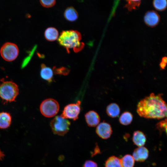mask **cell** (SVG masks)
<instances>
[{
    "label": "cell",
    "mask_w": 167,
    "mask_h": 167,
    "mask_svg": "<svg viewBox=\"0 0 167 167\" xmlns=\"http://www.w3.org/2000/svg\"><path fill=\"white\" fill-rule=\"evenodd\" d=\"M152 3L155 8L158 11H163L167 7V0H154Z\"/></svg>",
    "instance_id": "obj_21"
},
{
    "label": "cell",
    "mask_w": 167,
    "mask_h": 167,
    "mask_svg": "<svg viewBox=\"0 0 167 167\" xmlns=\"http://www.w3.org/2000/svg\"><path fill=\"white\" fill-rule=\"evenodd\" d=\"M122 167H134L135 160L132 156L126 154L120 159Z\"/></svg>",
    "instance_id": "obj_20"
},
{
    "label": "cell",
    "mask_w": 167,
    "mask_h": 167,
    "mask_svg": "<svg viewBox=\"0 0 167 167\" xmlns=\"http://www.w3.org/2000/svg\"><path fill=\"white\" fill-rule=\"evenodd\" d=\"M59 109L58 103L52 98L46 99L41 103L40 109L41 114L44 116L51 118L55 116Z\"/></svg>",
    "instance_id": "obj_5"
},
{
    "label": "cell",
    "mask_w": 167,
    "mask_h": 167,
    "mask_svg": "<svg viewBox=\"0 0 167 167\" xmlns=\"http://www.w3.org/2000/svg\"><path fill=\"white\" fill-rule=\"evenodd\" d=\"M0 53L3 59L7 61H11L15 59L17 57L19 49L16 44L11 42H6L1 47Z\"/></svg>",
    "instance_id": "obj_6"
},
{
    "label": "cell",
    "mask_w": 167,
    "mask_h": 167,
    "mask_svg": "<svg viewBox=\"0 0 167 167\" xmlns=\"http://www.w3.org/2000/svg\"><path fill=\"white\" fill-rule=\"evenodd\" d=\"M132 140L134 144L138 147L143 146L145 143L146 138L145 134L141 131H136L133 134Z\"/></svg>",
    "instance_id": "obj_13"
},
{
    "label": "cell",
    "mask_w": 167,
    "mask_h": 167,
    "mask_svg": "<svg viewBox=\"0 0 167 167\" xmlns=\"http://www.w3.org/2000/svg\"><path fill=\"white\" fill-rule=\"evenodd\" d=\"M137 112L140 116L145 118H162L167 117V104L161 94L152 93L138 102Z\"/></svg>",
    "instance_id": "obj_1"
},
{
    "label": "cell",
    "mask_w": 167,
    "mask_h": 167,
    "mask_svg": "<svg viewBox=\"0 0 167 167\" xmlns=\"http://www.w3.org/2000/svg\"><path fill=\"white\" fill-rule=\"evenodd\" d=\"M160 17L157 12L154 11H148L145 13L144 20L146 24L151 27H154L159 23Z\"/></svg>",
    "instance_id": "obj_9"
},
{
    "label": "cell",
    "mask_w": 167,
    "mask_h": 167,
    "mask_svg": "<svg viewBox=\"0 0 167 167\" xmlns=\"http://www.w3.org/2000/svg\"><path fill=\"white\" fill-rule=\"evenodd\" d=\"M65 18L70 21H74L76 20L78 17V14L76 10L73 7L67 8L64 12Z\"/></svg>",
    "instance_id": "obj_17"
},
{
    "label": "cell",
    "mask_w": 167,
    "mask_h": 167,
    "mask_svg": "<svg viewBox=\"0 0 167 167\" xmlns=\"http://www.w3.org/2000/svg\"><path fill=\"white\" fill-rule=\"evenodd\" d=\"M105 167H122L120 159L113 156L109 157L106 161Z\"/></svg>",
    "instance_id": "obj_19"
},
{
    "label": "cell",
    "mask_w": 167,
    "mask_h": 167,
    "mask_svg": "<svg viewBox=\"0 0 167 167\" xmlns=\"http://www.w3.org/2000/svg\"><path fill=\"white\" fill-rule=\"evenodd\" d=\"M161 62L167 64V57H164L162 58V60H161Z\"/></svg>",
    "instance_id": "obj_27"
},
{
    "label": "cell",
    "mask_w": 167,
    "mask_h": 167,
    "mask_svg": "<svg viewBox=\"0 0 167 167\" xmlns=\"http://www.w3.org/2000/svg\"><path fill=\"white\" fill-rule=\"evenodd\" d=\"M40 2L43 6L47 8L53 6L56 3V1L55 0H41Z\"/></svg>",
    "instance_id": "obj_24"
},
{
    "label": "cell",
    "mask_w": 167,
    "mask_h": 167,
    "mask_svg": "<svg viewBox=\"0 0 167 167\" xmlns=\"http://www.w3.org/2000/svg\"><path fill=\"white\" fill-rule=\"evenodd\" d=\"M157 125L158 127L165 131L167 135V117L165 119L159 122Z\"/></svg>",
    "instance_id": "obj_25"
},
{
    "label": "cell",
    "mask_w": 167,
    "mask_h": 167,
    "mask_svg": "<svg viewBox=\"0 0 167 167\" xmlns=\"http://www.w3.org/2000/svg\"><path fill=\"white\" fill-rule=\"evenodd\" d=\"M70 122L61 116L55 117L50 122V126L54 133L62 136L68 131Z\"/></svg>",
    "instance_id": "obj_4"
},
{
    "label": "cell",
    "mask_w": 167,
    "mask_h": 167,
    "mask_svg": "<svg viewBox=\"0 0 167 167\" xmlns=\"http://www.w3.org/2000/svg\"><path fill=\"white\" fill-rule=\"evenodd\" d=\"M80 104V101H78L75 103L67 105L64 108L61 116L66 119L77 120L81 110Z\"/></svg>",
    "instance_id": "obj_7"
},
{
    "label": "cell",
    "mask_w": 167,
    "mask_h": 167,
    "mask_svg": "<svg viewBox=\"0 0 167 167\" xmlns=\"http://www.w3.org/2000/svg\"><path fill=\"white\" fill-rule=\"evenodd\" d=\"M11 117L8 113L2 112L0 113V128L2 129L8 128L10 125Z\"/></svg>",
    "instance_id": "obj_15"
},
{
    "label": "cell",
    "mask_w": 167,
    "mask_h": 167,
    "mask_svg": "<svg viewBox=\"0 0 167 167\" xmlns=\"http://www.w3.org/2000/svg\"><path fill=\"white\" fill-rule=\"evenodd\" d=\"M82 36L80 33L77 30L63 31L58 38L59 44L66 48L69 53L70 49H73L75 52L81 51L84 46V43L80 42Z\"/></svg>",
    "instance_id": "obj_2"
},
{
    "label": "cell",
    "mask_w": 167,
    "mask_h": 167,
    "mask_svg": "<svg viewBox=\"0 0 167 167\" xmlns=\"http://www.w3.org/2000/svg\"><path fill=\"white\" fill-rule=\"evenodd\" d=\"M53 72L55 74L63 75H66L69 74L70 70L67 68L64 67H61L57 68L54 66L53 70Z\"/></svg>",
    "instance_id": "obj_23"
},
{
    "label": "cell",
    "mask_w": 167,
    "mask_h": 167,
    "mask_svg": "<svg viewBox=\"0 0 167 167\" xmlns=\"http://www.w3.org/2000/svg\"><path fill=\"white\" fill-rule=\"evenodd\" d=\"M86 121L88 125L94 127L97 126L100 121V118L98 114L94 110H90L85 114Z\"/></svg>",
    "instance_id": "obj_10"
},
{
    "label": "cell",
    "mask_w": 167,
    "mask_h": 167,
    "mask_svg": "<svg viewBox=\"0 0 167 167\" xmlns=\"http://www.w3.org/2000/svg\"><path fill=\"white\" fill-rule=\"evenodd\" d=\"M112 131V129L110 125L105 122H103L99 124L96 130L97 135L103 139L109 138L111 136Z\"/></svg>",
    "instance_id": "obj_8"
},
{
    "label": "cell",
    "mask_w": 167,
    "mask_h": 167,
    "mask_svg": "<svg viewBox=\"0 0 167 167\" xmlns=\"http://www.w3.org/2000/svg\"><path fill=\"white\" fill-rule=\"evenodd\" d=\"M133 119L132 114L129 111H125L120 115L119 119V122L123 125H128L130 124Z\"/></svg>",
    "instance_id": "obj_18"
},
{
    "label": "cell",
    "mask_w": 167,
    "mask_h": 167,
    "mask_svg": "<svg viewBox=\"0 0 167 167\" xmlns=\"http://www.w3.org/2000/svg\"><path fill=\"white\" fill-rule=\"evenodd\" d=\"M83 167H98V165L95 162L88 160L85 161Z\"/></svg>",
    "instance_id": "obj_26"
},
{
    "label": "cell",
    "mask_w": 167,
    "mask_h": 167,
    "mask_svg": "<svg viewBox=\"0 0 167 167\" xmlns=\"http://www.w3.org/2000/svg\"><path fill=\"white\" fill-rule=\"evenodd\" d=\"M148 155L149 152L147 148L142 146L138 147L134 150L132 156L135 161L143 162L147 159Z\"/></svg>",
    "instance_id": "obj_11"
},
{
    "label": "cell",
    "mask_w": 167,
    "mask_h": 167,
    "mask_svg": "<svg viewBox=\"0 0 167 167\" xmlns=\"http://www.w3.org/2000/svg\"><path fill=\"white\" fill-rule=\"evenodd\" d=\"M19 92L18 86L13 82L5 81L0 85V97L5 102L15 101Z\"/></svg>",
    "instance_id": "obj_3"
},
{
    "label": "cell",
    "mask_w": 167,
    "mask_h": 167,
    "mask_svg": "<svg viewBox=\"0 0 167 167\" xmlns=\"http://www.w3.org/2000/svg\"><path fill=\"white\" fill-rule=\"evenodd\" d=\"M127 4L125 7H126L129 11L136 9L139 7L140 3V0H127Z\"/></svg>",
    "instance_id": "obj_22"
},
{
    "label": "cell",
    "mask_w": 167,
    "mask_h": 167,
    "mask_svg": "<svg viewBox=\"0 0 167 167\" xmlns=\"http://www.w3.org/2000/svg\"><path fill=\"white\" fill-rule=\"evenodd\" d=\"M40 75L43 79L49 83L52 82L54 80L53 70L44 64H42L41 65Z\"/></svg>",
    "instance_id": "obj_12"
},
{
    "label": "cell",
    "mask_w": 167,
    "mask_h": 167,
    "mask_svg": "<svg viewBox=\"0 0 167 167\" xmlns=\"http://www.w3.org/2000/svg\"><path fill=\"white\" fill-rule=\"evenodd\" d=\"M58 35V32L57 29L52 27L47 28L44 33L45 38L49 41H53L57 40Z\"/></svg>",
    "instance_id": "obj_16"
},
{
    "label": "cell",
    "mask_w": 167,
    "mask_h": 167,
    "mask_svg": "<svg viewBox=\"0 0 167 167\" xmlns=\"http://www.w3.org/2000/svg\"><path fill=\"white\" fill-rule=\"evenodd\" d=\"M4 156V155L0 149V160L2 159L3 158Z\"/></svg>",
    "instance_id": "obj_28"
},
{
    "label": "cell",
    "mask_w": 167,
    "mask_h": 167,
    "mask_svg": "<svg viewBox=\"0 0 167 167\" xmlns=\"http://www.w3.org/2000/svg\"><path fill=\"white\" fill-rule=\"evenodd\" d=\"M120 112V108L116 103H112L109 104L106 107V112L109 117L112 118L118 117Z\"/></svg>",
    "instance_id": "obj_14"
}]
</instances>
